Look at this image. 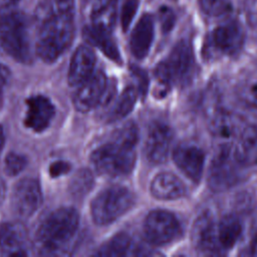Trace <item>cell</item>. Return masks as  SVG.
<instances>
[{
  "mask_svg": "<svg viewBox=\"0 0 257 257\" xmlns=\"http://www.w3.org/2000/svg\"><path fill=\"white\" fill-rule=\"evenodd\" d=\"M214 137L221 142V146L232 145L237 136V124L229 114H219L212 123Z\"/></svg>",
  "mask_w": 257,
  "mask_h": 257,
  "instance_id": "cb8c5ba5",
  "label": "cell"
},
{
  "mask_svg": "<svg viewBox=\"0 0 257 257\" xmlns=\"http://www.w3.org/2000/svg\"><path fill=\"white\" fill-rule=\"evenodd\" d=\"M79 224L77 212L71 207H62L49 214L39 226L36 244L43 254H55L67 246Z\"/></svg>",
  "mask_w": 257,
  "mask_h": 257,
  "instance_id": "3957f363",
  "label": "cell"
},
{
  "mask_svg": "<svg viewBox=\"0 0 257 257\" xmlns=\"http://www.w3.org/2000/svg\"><path fill=\"white\" fill-rule=\"evenodd\" d=\"M0 86H1V85H0Z\"/></svg>",
  "mask_w": 257,
  "mask_h": 257,
  "instance_id": "74e56055",
  "label": "cell"
},
{
  "mask_svg": "<svg viewBox=\"0 0 257 257\" xmlns=\"http://www.w3.org/2000/svg\"><path fill=\"white\" fill-rule=\"evenodd\" d=\"M234 149L245 166L257 164V127H246L241 133Z\"/></svg>",
  "mask_w": 257,
  "mask_h": 257,
  "instance_id": "44dd1931",
  "label": "cell"
},
{
  "mask_svg": "<svg viewBox=\"0 0 257 257\" xmlns=\"http://www.w3.org/2000/svg\"><path fill=\"white\" fill-rule=\"evenodd\" d=\"M19 0H0V12L18 7Z\"/></svg>",
  "mask_w": 257,
  "mask_h": 257,
  "instance_id": "1f68e13d",
  "label": "cell"
},
{
  "mask_svg": "<svg viewBox=\"0 0 257 257\" xmlns=\"http://www.w3.org/2000/svg\"><path fill=\"white\" fill-rule=\"evenodd\" d=\"M70 170V166L68 163L64 161H57L50 165L49 174L51 177H59L63 174H66Z\"/></svg>",
  "mask_w": 257,
  "mask_h": 257,
  "instance_id": "f546056e",
  "label": "cell"
},
{
  "mask_svg": "<svg viewBox=\"0 0 257 257\" xmlns=\"http://www.w3.org/2000/svg\"><path fill=\"white\" fill-rule=\"evenodd\" d=\"M245 167L238 158L234 146H221L211 163L210 187L215 191H223L234 186L243 178Z\"/></svg>",
  "mask_w": 257,
  "mask_h": 257,
  "instance_id": "8992f818",
  "label": "cell"
},
{
  "mask_svg": "<svg viewBox=\"0 0 257 257\" xmlns=\"http://www.w3.org/2000/svg\"><path fill=\"white\" fill-rule=\"evenodd\" d=\"M105 75L101 71L93 72L78 85L73 96V103L77 110L87 111L111 97Z\"/></svg>",
  "mask_w": 257,
  "mask_h": 257,
  "instance_id": "ba28073f",
  "label": "cell"
},
{
  "mask_svg": "<svg viewBox=\"0 0 257 257\" xmlns=\"http://www.w3.org/2000/svg\"><path fill=\"white\" fill-rule=\"evenodd\" d=\"M193 241L198 250L204 253H220L222 250L218 243L216 224L211 216L204 214L195 222Z\"/></svg>",
  "mask_w": 257,
  "mask_h": 257,
  "instance_id": "9a60e30c",
  "label": "cell"
},
{
  "mask_svg": "<svg viewBox=\"0 0 257 257\" xmlns=\"http://www.w3.org/2000/svg\"><path fill=\"white\" fill-rule=\"evenodd\" d=\"M137 99V92L133 86H127L118 96L108 112L107 119L114 121L124 117L133 109Z\"/></svg>",
  "mask_w": 257,
  "mask_h": 257,
  "instance_id": "d4e9b609",
  "label": "cell"
},
{
  "mask_svg": "<svg viewBox=\"0 0 257 257\" xmlns=\"http://www.w3.org/2000/svg\"><path fill=\"white\" fill-rule=\"evenodd\" d=\"M74 10L58 6L53 0H43L35 10L38 34L36 54L45 62L58 59L69 47L74 34Z\"/></svg>",
  "mask_w": 257,
  "mask_h": 257,
  "instance_id": "6da1fadb",
  "label": "cell"
},
{
  "mask_svg": "<svg viewBox=\"0 0 257 257\" xmlns=\"http://www.w3.org/2000/svg\"><path fill=\"white\" fill-rule=\"evenodd\" d=\"M174 161L178 168L192 181L201 179L204 168V153L196 147H179L174 151Z\"/></svg>",
  "mask_w": 257,
  "mask_h": 257,
  "instance_id": "2e32d148",
  "label": "cell"
},
{
  "mask_svg": "<svg viewBox=\"0 0 257 257\" xmlns=\"http://www.w3.org/2000/svg\"><path fill=\"white\" fill-rule=\"evenodd\" d=\"M0 250L5 255H26L27 232L18 222H8L0 226Z\"/></svg>",
  "mask_w": 257,
  "mask_h": 257,
  "instance_id": "5bb4252c",
  "label": "cell"
},
{
  "mask_svg": "<svg viewBox=\"0 0 257 257\" xmlns=\"http://www.w3.org/2000/svg\"><path fill=\"white\" fill-rule=\"evenodd\" d=\"M55 115V107L51 100L44 95H32L26 100L25 125L34 131L42 132L47 128Z\"/></svg>",
  "mask_w": 257,
  "mask_h": 257,
  "instance_id": "7c38bea8",
  "label": "cell"
},
{
  "mask_svg": "<svg viewBox=\"0 0 257 257\" xmlns=\"http://www.w3.org/2000/svg\"><path fill=\"white\" fill-rule=\"evenodd\" d=\"M4 143H5V137H4V132H3V128L0 126V154L3 150V147H4Z\"/></svg>",
  "mask_w": 257,
  "mask_h": 257,
  "instance_id": "d590c367",
  "label": "cell"
},
{
  "mask_svg": "<svg viewBox=\"0 0 257 257\" xmlns=\"http://www.w3.org/2000/svg\"><path fill=\"white\" fill-rule=\"evenodd\" d=\"M145 234L155 245L171 242L179 233V222L176 217L163 210L152 211L145 220Z\"/></svg>",
  "mask_w": 257,
  "mask_h": 257,
  "instance_id": "8fae6325",
  "label": "cell"
},
{
  "mask_svg": "<svg viewBox=\"0 0 257 257\" xmlns=\"http://www.w3.org/2000/svg\"><path fill=\"white\" fill-rule=\"evenodd\" d=\"M134 204L133 194L123 187H109L92 201L91 217L97 225H107L124 214Z\"/></svg>",
  "mask_w": 257,
  "mask_h": 257,
  "instance_id": "5b68a950",
  "label": "cell"
},
{
  "mask_svg": "<svg viewBox=\"0 0 257 257\" xmlns=\"http://www.w3.org/2000/svg\"><path fill=\"white\" fill-rule=\"evenodd\" d=\"M41 202L42 192L37 180L32 178L22 179L13 188L11 208L17 217L29 218L38 210Z\"/></svg>",
  "mask_w": 257,
  "mask_h": 257,
  "instance_id": "30bf717a",
  "label": "cell"
},
{
  "mask_svg": "<svg viewBox=\"0 0 257 257\" xmlns=\"http://www.w3.org/2000/svg\"><path fill=\"white\" fill-rule=\"evenodd\" d=\"M4 196H5V186L2 180H0V205L2 203V201L4 200Z\"/></svg>",
  "mask_w": 257,
  "mask_h": 257,
  "instance_id": "e575fe53",
  "label": "cell"
},
{
  "mask_svg": "<svg viewBox=\"0 0 257 257\" xmlns=\"http://www.w3.org/2000/svg\"><path fill=\"white\" fill-rule=\"evenodd\" d=\"M216 230L221 250H229L238 241L242 232V225L236 216L226 215L216 224Z\"/></svg>",
  "mask_w": 257,
  "mask_h": 257,
  "instance_id": "ffe728a7",
  "label": "cell"
},
{
  "mask_svg": "<svg viewBox=\"0 0 257 257\" xmlns=\"http://www.w3.org/2000/svg\"><path fill=\"white\" fill-rule=\"evenodd\" d=\"M95 55L93 51L85 45L79 46L70 61L68 69V82L72 86H78L88 78L94 69Z\"/></svg>",
  "mask_w": 257,
  "mask_h": 257,
  "instance_id": "e0dca14e",
  "label": "cell"
},
{
  "mask_svg": "<svg viewBox=\"0 0 257 257\" xmlns=\"http://www.w3.org/2000/svg\"><path fill=\"white\" fill-rule=\"evenodd\" d=\"M7 79H8V70L6 69L5 66H3L0 63V85L5 83Z\"/></svg>",
  "mask_w": 257,
  "mask_h": 257,
  "instance_id": "836d02e7",
  "label": "cell"
},
{
  "mask_svg": "<svg viewBox=\"0 0 257 257\" xmlns=\"http://www.w3.org/2000/svg\"><path fill=\"white\" fill-rule=\"evenodd\" d=\"M138 131L134 122L122 125L111 142L97 148L91 155L94 169L102 175L116 177L128 174L136 162Z\"/></svg>",
  "mask_w": 257,
  "mask_h": 257,
  "instance_id": "7a4b0ae2",
  "label": "cell"
},
{
  "mask_svg": "<svg viewBox=\"0 0 257 257\" xmlns=\"http://www.w3.org/2000/svg\"><path fill=\"white\" fill-rule=\"evenodd\" d=\"M153 38L154 20L152 16L145 15L135 26L131 38V49L138 59L146 57L150 51Z\"/></svg>",
  "mask_w": 257,
  "mask_h": 257,
  "instance_id": "ac0fdd59",
  "label": "cell"
},
{
  "mask_svg": "<svg viewBox=\"0 0 257 257\" xmlns=\"http://www.w3.org/2000/svg\"><path fill=\"white\" fill-rule=\"evenodd\" d=\"M200 4L207 14L218 16L229 9L231 0H200Z\"/></svg>",
  "mask_w": 257,
  "mask_h": 257,
  "instance_id": "83f0119b",
  "label": "cell"
},
{
  "mask_svg": "<svg viewBox=\"0 0 257 257\" xmlns=\"http://www.w3.org/2000/svg\"><path fill=\"white\" fill-rule=\"evenodd\" d=\"M26 166V159L24 156L17 153H10L6 156L4 167L5 172L9 176H16L23 171Z\"/></svg>",
  "mask_w": 257,
  "mask_h": 257,
  "instance_id": "4316f807",
  "label": "cell"
},
{
  "mask_svg": "<svg viewBox=\"0 0 257 257\" xmlns=\"http://www.w3.org/2000/svg\"><path fill=\"white\" fill-rule=\"evenodd\" d=\"M250 100L257 108V83H255L250 89Z\"/></svg>",
  "mask_w": 257,
  "mask_h": 257,
  "instance_id": "d6a6232c",
  "label": "cell"
},
{
  "mask_svg": "<svg viewBox=\"0 0 257 257\" xmlns=\"http://www.w3.org/2000/svg\"><path fill=\"white\" fill-rule=\"evenodd\" d=\"M110 32L99 30L93 26L86 27L83 31L84 38L92 45L99 48L107 57L115 62H121L120 54L113 39L109 35Z\"/></svg>",
  "mask_w": 257,
  "mask_h": 257,
  "instance_id": "7402d4cb",
  "label": "cell"
},
{
  "mask_svg": "<svg viewBox=\"0 0 257 257\" xmlns=\"http://www.w3.org/2000/svg\"><path fill=\"white\" fill-rule=\"evenodd\" d=\"M151 192L154 197L163 200H173L185 195L184 184L172 173L158 174L151 184Z\"/></svg>",
  "mask_w": 257,
  "mask_h": 257,
  "instance_id": "d6986e66",
  "label": "cell"
},
{
  "mask_svg": "<svg viewBox=\"0 0 257 257\" xmlns=\"http://www.w3.org/2000/svg\"><path fill=\"white\" fill-rule=\"evenodd\" d=\"M193 70L192 48L187 41H181L173 48L169 56L158 65L156 74L164 84H181L189 80Z\"/></svg>",
  "mask_w": 257,
  "mask_h": 257,
  "instance_id": "52a82bcc",
  "label": "cell"
},
{
  "mask_svg": "<svg viewBox=\"0 0 257 257\" xmlns=\"http://www.w3.org/2000/svg\"><path fill=\"white\" fill-rule=\"evenodd\" d=\"M0 45L13 59L21 63L31 61L28 22L18 7L0 12Z\"/></svg>",
  "mask_w": 257,
  "mask_h": 257,
  "instance_id": "277c9868",
  "label": "cell"
},
{
  "mask_svg": "<svg viewBox=\"0 0 257 257\" xmlns=\"http://www.w3.org/2000/svg\"><path fill=\"white\" fill-rule=\"evenodd\" d=\"M137 7V2H134V0H131L125 4V7L122 10L121 13V24L123 29H127L131 20L133 19L135 13H136V8Z\"/></svg>",
  "mask_w": 257,
  "mask_h": 257,
  "instance_id": "f1b7e54d",
  "label": "cell"
},
{
  "mask_svg": "<svg viewBox=\"0 0 257 257\" xmlns=\"http://www.w3.org/2000/svg\"><path fill=\"white\" fill-rule=\"evenodd\" d=\"M76 180L73 182V191L74 192H82L83 188H87V185H89L90 176H88L87 173L80 174L76 176Z\"/></svg>",
  "mask_w": 257,
  "mask_h": 257,
  "instance_id": "4dcf8cb0",
  "label": "cell"
},
{
  "mask_svg": "<svg viewBox=\"0 0 257 257\" xmlns=\"http://www.w3.org/2000/svg\"><path fill=\"white\" fill-rule=\"evenodd\" d=\"M116 17L115 0H98L91 12L92 26L110 32Z\"/></svg>",
  "mask_w": 257,
  "mask_h": 257,
  "instance_id": "603a6c76",
  "label": "cell"
},
{
  "mask_svg": "<svg viewBox=\"0 0 257 257\" xmlns=\"http://www.w3.org/2000/svg\"><path fill=\"white\" fill-rule=\"evenodd\" d=\"M252 253L254 255H257V237L255 238L253 244H252Z\"/></svg>",
  "mask_w": 257,
  "mask_h": 257,
  "instance_id": "8d00e7d4",
  "label": "cell"
},
{
  "mask_svg": "<svg viewBox=\"0 0 257 257\" xmlns=\"http://www.w3.org/2000/svg\"><path fill=\"white\" fill-rule=\"evenodd\" d=\"M244 43V31L235 21L218 26L206 42V52L211 55H232Z\"/></svg>",
  "mask_w": 257,
  "mask_h": 257,
  "instance_id": "9c48e42d",
  "label": "cell"
},
{
  "mask_svg": "<svg viewBox=\"0 0 257 257\" xmlns=\"http://www.w3.org/2000/svg\"><path fill=\"white\" fill-rule=\"evenodd\" d=\"M131 247V239L124 233H119L113 236L110 240L104 243L95 253L97 256L116 257L126 254Z\"/></svg>",
  "mask_w": 257,
  "mask_h": 257,
  "instance_id": "484cf974",
  "label": "cell"
},
{
  "mask_svg": "<svg viewBox=\"0 0 257 257\" xmlns=\"http://www.w3.org/2000/svg\"><path fill=\"white\" fill-rule=\"evenodd\" d=\"M172 138L169 126L162 122L153 123L149 127L145 143L147 159L154 164L163 163L168 157Z\"/></svg>",
  "mask_w": 257,
  "mask_h": 257,
  "instance_id": "4fadbf2b",
  "label": "cell"
}]
</instances>
